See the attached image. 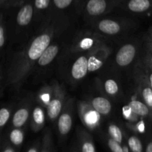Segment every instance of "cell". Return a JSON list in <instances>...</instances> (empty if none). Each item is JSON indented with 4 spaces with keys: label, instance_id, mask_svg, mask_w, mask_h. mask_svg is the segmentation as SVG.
<instances>
[{
    "label": "cell",
    "instance_id": "obj_1",
    "mask_svg": "<svg viewBox=\"0 0 152 152\" xmlns=\"http://www.w3.org/2000/svg\"><path fill=\"white\" fill-rule=\"evenodd\" d=\"M53 37V29L48 30L34 37L27 48L24 53L25 56L21 60V63L18 68L16 80L20 81L26 76L29 70L36 61H38L41 55L48 47Z\"/></svg>",
    "mask_w": 152,
    "mask_h": 152
},
{
    "label": "cell",
    "instance_id": "obj_2",
    "mask_svg": "<svg viewBox=\"0 0 152 152\" xmlns=\"http://www.w3.org/2000/svg\"><path fill=\"white\" fill-rule=\"evenodd\" d=\"M122 0H86V11L91 16H99L105 13L111 7L118 4Z\"/></svg>",
    "mask_w": 152,
    "mask_h": 152
},
{
    "label": "cell",
    "instance_id": "obj_3",
    "mask_svg": "<svg viewBox=\"0 0 152 152\" xmlns=\"http://www.w3.org/2000/svg\"><path fill=\"white\" fill-rule=\"evenodd\" d=\"M137 48L134 45L126 44L122 46L116 54V62L120 67H126L130 65L134 59Z\"/></svg>",
    "mask_w": 152,
    "mask_h": 152
},
{
    "label": "cell",
    "instance_id": "obj_4",
    "mask_svg": "<svg viewBox=\"0 0 152 152\" xmlns=\"http://www.w3.org/2000/svg\"><path fill=\"white\" fill-rule=\"evenodd\" d=\"M63 98L62 91L59 90V88H56L47 105V114L50 120H54L60 114L63 105Z\"/></svg>",
    "mask_w": 152,
    "mask_h": 152
},
{
    "label": "cell",
    "instance_id": "obj_5",
    "mask_svg": "<svg viewBox=\"0 0 152 152\" xmlns=\"http://www.w3.org/2000/svg\"><path fill=\"white\" fill-rule=\"evenodd\" d=\"M88 59L86 56H81L74 62L71 67V77L75 80H80L84 78L88 71Z\"/></svg>",
    "mask_w": 152,
    "mask_h": 152
},
{
    "label": "cell",
    "instance_id": "obj_6",
    "mask_svg": "<svg viewBox=\"0 0 152 152\" xmlns=\"http://www.w3.org/2000/svg\"><path fill=\"white\" fill-rule=\"evenodd\" d=\"M34 13V5L31 2L24 4L16 16V22L20 26H26L31 22Z\"/></svg>",
    "mask_w": 152,
    "mask_h": 152
},
{
    "label": "cell",
    "instance_id": "obj_7",
    "mask_svg": "<svg viewBox=\"0 0 152 152\" xmlns=\"http://www.w3.org/2000/svg\"><path fill=\"white\" fill-rule=\"evenodd\" d=\"M99 114L97 111L94 109L93 107L92 108L85 107V108H83L81 111L82 120L88 127L93 129L99 123Z\"/></svg>",
    "mask_w": 152,
    "mask_h": 152
},
{
    "label": "cell",
    "instance_id": "obj_8",
    "mask_svg": "<svg viewBox=\"0 0 152 152\" xmlns=\"http://www.w3.org/2000/svg\"><path fill=\"white\" fill-rule=\"evenodd\" d=\"M59 45L56 44H50L47 48L45 50L42 54L38 59V65L40 66H46L49 65L53 59H55L59 53Z\"/></svg>",
    "mask_w": 152,
    "mask_h": 152
},
{
    "label": "cell",
    "instance_id": "obj_9",
    "mask_svg": "<svg viewBox=\"0 0 152 152\" xmlns=\"http://www.w3.org/2000/svg\"><path fill=\"white\" fill-rule=\"evenodd\" d=\"M126 5L133 13H145L152 7V0H129Z\"/></svg>",
    "mask_w": 152,
    "mask_h": 152
},
{
    "label": "cell",
    "instance_id": "obj_10",
    "mask_svg": "<svg viewBox=\"0 0 152 152\" xmlns=\"http://www.w3.org/2000/svg\"><path fill=\"white\" fill-rule=\"evenodd\" d=\"M91 106L99 114L107 115L111 111V104L106 98L102 96H96L91 101Z\"/></svg>",
    "mask_w": 152,
    "mask_h": 152
},
{
    "label": "cell",
    "instance_id": "obj_11",
    "mask_svg": "<svg viewBox=\"0 0 152 152\" xmlns=\"http://www.w3.org/2000/svg\"><path fill=\"white\" fill-rule=\"evenodd\" d=\"M98 28L101 32L108 35H115L120 31V24L111 19H103L98 24Z\"/></svg>",
    "mask_w": 152,
    "mask_h": 152
},
{
    "label": "cell",
    "instance_id": "obj_12",
    "mask_svg": "<svg viewBox=\"0 0 152 152\" xmlns=\"http://www.w3.org/2000/svg\"><path fill=\"white\" fill-rule=\"evenodd\" d=\"M72 116L69 111L64 112L59 116L58 120V129L61 134L66 135L69 133L72 127Z\"/></svg>",
    "mask_w": 152,
    "mask_h": 152
},
{
    "label": "cell",
    "instance_id": "obj_13",
    "mask_svg": "<svg viewBox=\"0 0 152 152\" xmlns=\"http://www.w3.org/2000/svg\"><path fill=\"white\" fill-rule=\"evenodd\" d=\"M142 83L140 85V91L143 102L148 105L150 109H152V88L148 83L145 74V78L142 80Z\"/></svg>",
    "mask_w": 152,
    "mask_h": 152
},
{
    "label": "cell",
    "instance_id": "obj_14",
    "mask_svg": "<svg viewBox=\"0 0 152 152\" xmlns=\"http://www.w3.org/2000/svg\"><path fill=\"white\" fill-rule=\"evenodd\" d=\"M128 106L134 114L139 117H146L150 114V108L144 102L133 99L129 102Z\"/></svg>",
    "mask_w": 152,
    "mask_h": 152
},
{
    "label": "cell",
    "instance_id": "obj_15",
    "mask_svg": "<svg viewBox=\"0 0 152 152\" xmlns=\"http://www.w3.org/2000/svg\"><path fill=\"white\" fill-rule=\"evenodd\" d=\"M29 117V111L25 108H21L16 111L13 117L12 123L14 127L20 128L25 124Z\"/></svg>",
    "mask_w": 152,
    "mask_h": 152
},
{
    "label": "cell",
    "instance_id": "obj_16",
    "mask_svg": "<svg viewBox=\"0 0 152 152\" xmlns=\"http://www.w3.org/2000/svg\"><path fill=\"white\" fill-rule=\"evenodd\" d=\"M45 120V117L42 108L40 106L35 107L32 113L33 124L37 127H41L44 124Z\"/></svg>",
    "mask_w": 152,
    "mask_h": 152
},
{
    "label": "cell",
    "instance_id": "obj_17",
    "mask_svg": "<svg viewBox=\"0 0 152 152\" xmlns=\"http://www.w3.org/2000/svg\"><path fill=\"white\" fill-rule=\"evenodd\" d=\"M102 65H103V60L98 54H94L88 58V68L90 72L97 71L102 66Z\"/></svg>",
    "mask_w": 152,
    "mask_h": 152
},
{
    "label": "cell",
    "instance_id": "obj_18",
    "mask_svg": "<svg viewBox=\"0 0 152 152\" xmlns=\"http://www.w3.org/2000/svg\"><path fill=\"white\" fill-rule=\"evenodd\" d=\"M108 133H109L111 139L114 140L119 143H121L122 140H123V134L118 126L114 124L110 125L108 127Z\"/></svg>",
    "mask_w": 152,
    "mask_h": 152
},
{
    "label": "cell",
    "instance_id": "obj_19",
    "mask_svg": "<svg viewBox=\"0 0 152 152\" xmlns=\"http://www.w3.org/2000/svg\"><path fill=\"white\" fill-rule=\"evenodd\" d=\"M95 45V39L91 37H84L79 42L77 48L82 50H88Z\"/></svg>",
    "mask_w": 152,
    "mask_h": 152
},
{
    "label": "cell",
    "instance_id": "obj_20",
    "mask_svg": "<svg viewBox=\"0 0 152 152\" xmlns=\"http://www.w3.org/2000/svg\"><path fill=\"white\" fill-rule=\"evenodd\" d=\"M104 87H105V91L110 95L117 94V92H118L119 91L118 84H117V82H116L115 80H112V79L107 80L105 82Z\"/></svg>",
    "mask_w": 152,
    "mask_h": 152
},
{
    "label": "cell",
    "instance_id": "obj_21",
    "mask_svg": "<svg viewBox=\"0 0 152 152\" xmlns=\"http://www.w3.org/2000/svg\"><path fill=\"white\" fill-rule=\"evenodd\" d=\"M128 144L133 152H142V145L141 141L138 139L137 137H131L128 141Z\"/></svg>",
    "mask_w": 152,
    "mask_h": 152
},
{
    "label": "cell",
    "instance_id": "obj_22",
    "mask_svg": "<svg viewBox=\"0 0 152 152\" xmlns=\"http://www.w3.org/2000/svg\"><path fill=\"white\" fill-rule=\"evenodd\" d=\"M78 0H52V4L57 10H65Z\"/></svg>",
    "mask_w": 152,
    "mask_h": 152
},
{
    "label": "cell",
    "instance_id": "obj_23",
    "mask_svg": "<svg viewBox=\"0 0 152 152\" xmlns=\"http://www.w3.org/2000/svg\"><path fill=\"white\" fill-rule=\"evenodd\" d=\"M10 141L14 145H20L24 140V134L19 129H14L11 132L10 134Z\"/></svg>",
    "mask_w": 152,
    "mask_h": 152
},
{
    "label": "cell",
    "instance_id": "obj_24",
    "mask_svg": "<svg viewBox=\"0 0 152 152\" xmlns=\"http://www.w3.org/2000/svg\"><path fill=\"white\" fill-rule=\"evenodd\" d=\"M52 0H34V5L37 10H45L50 7Z\"/></svg>",
    "mask_w": 152,
    "mask_h": 152
},
{
    "label": "cell",
    "instance_id": "obj_25",
    "mask_svg": "<svg viewBox=\"0 0 152 152\" xmlns=\"http://www.w3.org/2000/svg\"><path fill=\"white\" fill-rule=\"evenodd\" d=\"M10 113L7 108H2L0 109V127H2L7 123L10 118Z\"/></svg>",
    "mask_w": 152,
    "mask_h": 152
},
{
    "label": "cell",
    "instance_id": "obj_26",
    "mask_svg": "<svg viewBox=\"0 0 152 152\" xmlns=\"http://www.w3.org/2000/svg\"><path fill=\"white\" fill-rule=\"evenodd\" d=\"M108 146L112 152H124L123 148H122L120 144L113 139H110L108 140Z\"/></svg>",
    "mask_w": 152,
    "mask_h": 152
},
{
    "label": "cell",
    "instance_id": "obj_27",
    "mask_svg": "<svg viewBox=\"0 0 152 152\" xmlns=\"http://www.w3.org/2000/svg\"><path fill=\"white\" fill-rule=\"evenodd\" d=\"M52 94H50V91L48 92H44V93L41 94L40 95V99H41V101L42 102L43 104L45 105H47L49 103V102L50 101V99H51Z\"/></svg>",
    "mask_w": 152,
    "mask_h": 152
},
{
    "label": "cell",
    "instance_id": "obj_28",
    "mask_svg": "<svg viewBox=\"0 0 152 152\" xmlns=\"http://www.w3.org/2000/svg\"><path fill=\"white\" fill-rule=\"evenodd\" d=\"M82 152H96L93 144L90 142H86L82 147Z\"/></svg>",
    "mask_w": 152,
    "mask_h": 152
},
{
    "label": "cell",
    "instance_id": "obj_29",
    "mask_svg": "<svg viewBox=\"0 0 152 152\" xmlns=\"http://www.w3.org/2000/svg\"><path fill=\"white\" fill-rule=\"evenodd\" d=\"M145 70H146L145 71V76H146L147 80H148V83H149L152 88V68L145 66Z\"/></svg>",
    "mask_w": 152,
    "mask_h": 152
},
{
    "label": "cell",
    "instance_id": "obj_30",
    "mask_svg": "<svg viewBox=\"0 0 152 152\" xmlns=\"http://www.w3.org/2000/svg\"><path fill=\"white\" fill-rule=\"evenodd\" d=\"M145 66L152 68V49L148 48V54L146 57V64Z\"/></svg>",
    "mask_w": 152,
    "mask_h": 152
},
{
    "label": "cell",
    "instance_id": "obj_31",
    "mask_svg": "<svg viewBox=\"0 0 152 152\" xmlns=\"http://www.w3.org/2000/svg\"><path fill=\"white\" fill-rule=\"evenodd\" d=\"M4 28L0 25V48L2 47L4 44Z\"/></svg>",
    "mask_w": 152,
    "mask_h": 152
},
{
    "label": "cell",
    "instance_id": "obj_32",
    "mask_svg": "<svg viewBox=\"0 0 152 152\" xmlns=\"http://www.w3.org/2000/svg\"><path fill=\"white\" fill-rule=\"evenodd\" d=\"M148 48L149 49H152V28L150 31V34L148 35Z\"/></svg>",
    "mask_w": 152,
    "mask_h": 152
},
{
    "label": "cell",
    "instance_id": "obj_33",
    "mask_svg": "<svg viewBox=\"0 0 152 152\" xmlns=\"http://www.w3.org/2000/svg\"><path fill=\"white\" fill-rule=\"evenodd\" d=\"M137 129L140 133H143L144 131H145V125H144L143 122H141V123H140L138 124Z\"/></svg>",
    "mask_w": 152,
    "mask_h": 152
},
{
    "label": "cell",
    "instance_id": "obj_34",
    "mask_svg": "<svg viewBox=\"0 0 152 152\" xmlns=\"http://www.w3.org/2000/svg\"><path fill=\"white\" fill-rule=\"evenodd\" d=\"M145 152H152V142L148 144L146 149H145Z\"/></svg>",
    "mask_w": 152,
    "mask_h": 152
},
{
    "label": "cell",
    "instance_id": "obj_35",
    "mask_svg": "<svg viewBox=\"0 0 152 152\" xmlns=\"http://www.w3.org/2000/svg\"><path fill=\"white\" fill-rule=\"evenodd\" d=\"M28 152H37V151L35 148H31V149H30Z\"/></svg>",
    "mask_w": 152,
    "mask_h": 152
},
{
    "label": "cell",
    "instance_id": "obj_36",
    "mask_svg": "<svg viewBox=\"0 0 152 152\" xmlns=\"http://www.w3.org/2000/svg\"><path fill=\"white\" fill-rule=\"evenodd\" d=\"M4 152H13V151L12 149H10V148H7V149H6Z\"/></svg>",
    "mask_w": 152,
    "mask_h": 152
},
{
    "label": "cell",
    "instance_id": "obj_37",
    "mask_svg": "<svg viewBox=\"0 0 152 152\" xmlns=\"http://www.w3.org/2000/svg\"><path fill=\"white\" fill-rule=\"evenodd\" d=\"M123 151H124V152H129V149H128L127 147H124V148H123Z\"/></svg>",
    "mask_w": 152,
    "mask_h": 152
}]
</instances>
